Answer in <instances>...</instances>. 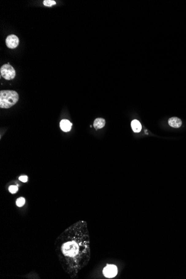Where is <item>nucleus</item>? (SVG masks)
<instances>
[{
  "mask_svg": "<svg viewBox=\"0 0 186 279\" xmlns=\"http://www.w3.org/2000/svg\"><path fill=\"white\" fill-rule=\"evenodd\" d=\"M25 203V200L23 197H20L16 201V204L18 207H22Z\"/></svg>",
  "mask_w": 186,
  "mask_h": 279,
  "instance_id": "10",
  "label": "nucleus"
},
{
  "mask_svg": "<svg viewBox=\"0 0 186 279\" xmlns=\"http://www.w3.org/2000/svg\"><path fill=\"white\" fill-rule=\"evenodd\" d=\"M118 273V269L114 265H108L103 270L104 276L108 278H112L116 276Z\"/></svg>",
  "mask_w": 186,
  "mask_h": 279,
  "instance_id": "3",
  "label": "nucleus"
},
{
  "mask_svg": "<svg viewBox=\"0 0 186 279\" xmlns=\"http://www.w3.org/2000/svg\"><path fill=\"white\" fill-rule=\"evenodd\" d=\"M9 192L12 194L15 193L18 191V187L16 185H10L9 188Z\"/></svg>",
  "mask_w": 186,
  "mask_h": 279,
  "instance_id": "11",
  "label": "nucleus"
},
{
  "mask_svg": "<svg viewBox=\"0 0 186 279\" xmlns=\"http://www.w3.org/2000/svg\"><path fill=\"white\" fill-rule=\"evenodd\" d=\"M44 5L47 7H51L56 4V2L53 0H45L44 1Z\"/></svg>",
  "mask_w": 186,
  "mask_h": 279,
  "instance_id": "9",
  "label": "nucleus"
},
{
  "mask_svg": "<svg viewBox=\"0 0 186 279\" xmlns=\"http://www.w3.org/2000/svg\"><path fill=\"white\" fill-rule=\"evenodd\" d=\"M105 124V120L103 118L96 119L94 122V127L96 129H101L104 127Z\"/></svg>",
  "mask_w": 186,
  "mask_h": 279,
  "instance_id": "8",
  "label": "nucleus"
},
{
  "mask_svg": "<svg viewBox=\"0 0 186 279\" xmlns=\"http://www.w3.org/2000/svg\"><path fill=\"white\" fill-rule=\"evenodd\" d=\"M168 124L171 127L178 128L181 127L182 124V122L180 119L177 117H172L168 120Z\"/></svg>",
  "mask_w": 186,
  "mask_h": 279,
  "instance_id": "5",
  "label": "nucleus"
},
{
  "mask_svg": "<svg viewBox=\"0 0 186 279\" xmlns=\"http://www.w3.org/2000/svg\"><path fill=\"white\" fill-rule=\"evenodd\" d=\"M131 128L135 133H139L142 130V125L137 120H133L131 123Z\"/></svg>",
  "mask_w": 186,
  "mask_h": 279,
  "instance_id": "7",
  "label": "nucleus"
},
{
  "mask_svg": "<svg viewBox=\"0 0 186 279\" xmlns=\"http://www.w3.org/2000/svg\"><path fill=\"white\" fill-rule=\"evenodd\" d=\"M1 75L3 78L7 80L14 79L16 71L13 67L9 64H5L1 67Z\"/></svg>",
  "mask_w": 186,
  "mask_h": 279,
  "instance_id": "2",
  "label": "nucleus"
},
{
  "mask_svg": "<svg viewBox=\"0 0 186 279\" xmlns=\"http://www.w3.org/2000/svg\"><path fill=\"white\" fill-rule=\"evenodd\" d=\"M19 180L22 182H26L28 181V177L26 176H20L19 177Z\"/></svg>",
  "mask_w": 186,
  "mask_h": 279,
  "instance_id": "12",
  "label": "nucleus"
},
{
  "mask_svg": "<svg viewBox=\"0 0 186 279\" xmlns=\"http://www.w3.org/2000/svg\"><path fill=\"white\" fill-rule=\"evenodd\" d=\"M18 100V94L14 90L0 91V107L9 108L15 104Z\"/></svg>",
  "mask_w": 186,
  "mask_h": 279,
  "instance_id": "1",
  "label": "nucleus"
},
{
  "mask_svg": "<svg viewBox=\"0 0 186 279\" xmlns=\"http://www.w3.org/2000/svg\"><path fill=\"white\" fill-rule=\"evenodd\" d=\"M6 44L9 49H15L19 44V39L15 35H10L6 38Z\"/></svg>",
  "mask_w": 186,
  "mask_h": 279,
  "instance_id": "4",
  "label": "nucleus"
},
{
  "mask_svg": "<svg viewBox=\"0 0 186 279\" xmlns=\"http://www.w3.org/2000/svg\"><path fill=\"white\" fill-rule=\"evenodd\" d=\"M60 126L62 131H64L65 132H67L71 130L72 123H70V121L68 120L63 119L60 121Z\"/></svg>",
  "mask_w": 186,
  "mask_h": 279,
  "instance_id": "6",
  "label": "nucleus"
}]
</instances>
